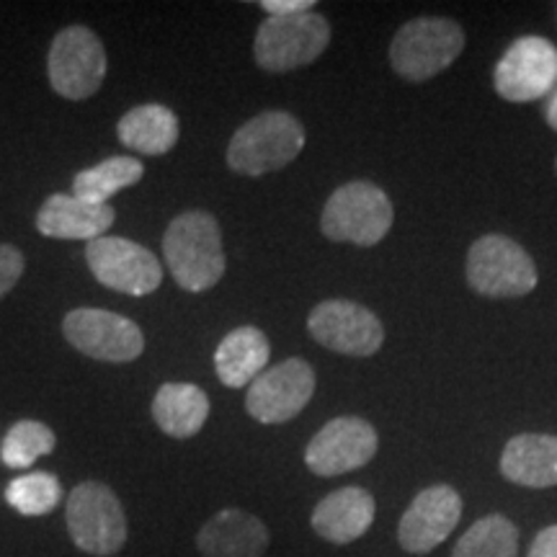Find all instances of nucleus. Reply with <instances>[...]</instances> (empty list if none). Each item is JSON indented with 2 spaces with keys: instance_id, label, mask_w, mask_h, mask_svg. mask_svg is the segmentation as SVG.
I'll return each mask as SVG.
<instances>
[{
  "instance_id": "6",
  "label": "nucleus",
  "mask_w": 557,
  "mask_h": 557,
  "mask_svg": "<svg viewBox=\"0 0 557 557\" xmlns=\"http://www.w3.org/2000/svg\"><path fill=\"white\" fill-rule=\"evenodd\" d=\"M331 45V26L320 13L267 16L256 34L253 54L267 73H289L315 62Z\"/></svg>"
},
{
  "instance_id": "10",
  "label": "nucleus",
  "mask_w": 557,
  "mask_h": 557,
  "mask_svg": "<svg viewBox=\"0 0 557 557\" xmlns=\"http://www.w3.org/2000/svg\"><path fill=\"white\" fill-rule=\"evenodd\" d=\"M498 96L513 103L537 101L557 88V47L545 37H521L493 73Z\"/></svg>"
},
{
  "instance_id": "31",
  "label": "nucleus",
  "mask_w": 557,
  "mask_h": 557,
  "mask_svg": "<svg viewBox=\"0 0 557 557\" xmlns=\"http://www.w3.org/2000/svg\"><path fill=\"white\" fill-rule=\"evenodd\" d=\"M555 171H557V160H555Z\"/></svg>"
},
{
  "instance_id": "29",
  "label": "nucleus",
  "mask_w": 557,
  "mask_h": 557,
  "mask_svg": "<svg viewBox=\"0 0 557 557\" xmlns=\"http://www.w3.org/2000/svg\"><path fill=\"white\" fill-rule=\"evenodd\" d=\"M527 557H557V524L542 529Z\"/></svg>"
},
{
  "instance_id": "19",
  "label": "nucleus",
  "mask_w": 557,
  "mask_h": 557,
  "mask_svg": "<svg viewBox=\"0 0 557 557\" xmlns=\"http://www.w3.org/2000/svg\"><path fill=\"white\" fill-rule=\"evenodd\" d=\"M271 359V346L267 333L253 325H240L220 341L214 351V372L222 385L250 387L267 372Z\"/></svg>"
},
{
  "instance_id": "24",
  "label": "nucleus",
  "mask_w": 557,
  "mask_h": 557,
  "mask_svg": "<svg viewBox=\"0 0 557 557\" xmlns=\"http://www.w3.org/2000/svg\"><path fill=\"white\" fill-rule=\"evenodd\" d=\"M451 557H519L517 527L500 513H487L459 537Z\"/></svg>"
},
{
  "instance_id": "1",
  "label": "nucleus",
  "mask_w": 557,
  "mask_h": 557,
  "mask_svg": "<svg viewBox=\"0 0 557 557\" xmlns=\"http://www.w3.org/2000/svg\"><path fill=\"white\" fill-rule=\"evenodd\" d=\"M163 256L181 289H212L227 267L218 220L199 209L178 214L165 230Z\"/></svg>"
},
{
  "instance_id": "3",
  "label": "nucleus",
  "mask_w": 557,
  "mask_h": 557,
  "mask_svg": "<svg viewBox=\"0 0 557 557\" xmlns=\"http://www.w3.org/2000/svg\"><path fill=\"white\" fill-rule=\"evenodd\" d=\"M65 521L73 545L86 555L111 557L127 542V517L122 500L99 480H86L70 491Z\"/></svg>"
},
{
  "instance_id": "16",
  "label": "nucleus",
  "mask_w": 557,
  "mask_h": 557,
  "mask_svg": "<svg viewBox=\"0 0 557 557\" xmlns=\"http://www.w3.org/2000/svg\"><path fill=\"white\" fill-rule=\"evenodd\" d=\"M269 542V527L243 508H222L197 534L201 557H263Z\"/></svg>"
},
{
  "instance_id": "28",
  "label": "nucleus",
  "mask_w": 557,
  "mask_h": 557,
  "mask_svg": "<svg viewBox=\"0 0 557 557\" xmlns=\"http://www.w3.org/2000/svg\"><path fill=\"white\" fill-rule=\"evenodd\" d=\"M261 9L269 13V16H292V13L312 11L315 3L312 0H263Z\"/></svg>"
},
{
  "instance_id": "30",
  "label": "nucleus",
  "mask_w": 557,
  "mask_h": 557,
  "mask_svg": "<svg viewBox=\"0 0 557 557\" xmlns=\"http://www.w3.org/2000/svg\"><path fill=\"white\" fill-rule=\"evenodd\" d=\"M545 116H547V124L557 132V90L553 96H549L547 101V109H545Z\"/></svg>"
},
{
  "instance_id": "26",
  "label": "nucleus",
  "mask_w": 557,
  "mask_h": 557,
  "mask_svg": "<svg viewBox=\"0 0 557 557\" xmlns=\"http://www.w3.org/2000/svg\"><path fill=\"white\" fill-rule=\"evenodd\" d=\"M58 444L54 431L47 423L39 421H18L9 429V434L3 438V447H0V459H3L5 468L13 470H26L37 462L39 457L50 455Z\"/></svg>"
},
{
  "instance_id": "23",
  "label": "nucleus",
  "mask_w": 557,
  "mask_h": 557,
  "mask_svg": "<svg viewBox=\"0 0 557 557\" xmlns=\"http://www.w3.org/2000/svg\"><path fill=\"white\" fill-rule=\"evenodd\" d=\"M145 169L137 158L120 156L109 158L94 169L81 171L73 181V197L90 205H109V199L122 189H129L137 181H143Z\"/></svg>"
},
{
  "instance_id": "15",
  "label": "nucleus",
  "mask_w": 557,
  "mask_h": 557,
  "mask_svg": "<svg viewBox=\"0 0 557 557\" xmlns=\"http://www.w3.org/2000/svg\"><path fill=\"white\" fill-rule=\"evenodd\" d=\"M462 519V496L451 485L423 487L398 524V542L410 555H426L455 532Z\"/></svg>"
},
{
  "instance_id": "11",
  "label": "nucleus",
  "mask_w": 557,
  "mask_h": 557,
  "mask_svg": "<svg viewBox=\"0 0 557 557\" xmlns=\"http://www.w3.org/2000/svg\"><path fill=\"white\" fill-rule=\"evenodd\" d=\"M380 436L364 418L341 416L325 423L305 449V465L320 478H336L364 468L377 455Z\"/></svg>"
},
{
  "instance_id": "2",
  "label": "nucleus",
  "mask_w": 557,
  "mask_h": 557,
  "mask_svg": "<svg viewBox=\"0 0 557 557\" xmlns=\"http://www.w3.org/2000/svg\"><path fill=\"white\" fill-rule=\"evenodd\" d=\"M305 148V127L287 111H263L235 132L227 145V165L243 176L282 171Z\"/></svg>"
},
{
  "instance_id": "20",
  "label": "nucleus",
  "mask_w": 557,
  "mask_h": 557,
  "mask_svg": "<svg viewBox=\"0 0 557 557\" xmlns=\"http://www.w3.org/2000/svg\"><path fill=\"white\" fill-rule=\"evenodd\" d=\"M500 475L521 487L557 485V436L519 434L500 455Z\"/></svg>"
},
{
  "instance_id": "13",
  "label": "nucleus",
  "mask_w": 557,
  "mask_h": 557,
  "mask_svg": "<svg viewBox=\"0 0 557 557\" xmlns=\"http://www.w3.org/2000/svg\"><path fill=\"white\" fill-rule=\"evenodd\" d=\"M62 333L70 346L99 361H135L145 351V336L129 318L99 308H81L65 315Z\"/></svg>"
},
{
  "instance_id": "21",
  "label": "nucleus",
  "mask_w": 557,
  "mask_h": 557,
  "mask_svg": "<svg viewBox=\"0 0 557 557\" xmlns=\"http://www.w3.org/2000/svg\"><path fill=\"white\" fill-rule=\"evenodd\" d=\"M152 418L158 429L173 438H191L209 418L207 393L191 382H169L156 393Z\"/></svg>"
},
{
  "instance_id": "7",
  "label": "nucleus",
  "mask_w": 557,
  "mask_h": 557,
  "mask_svg": "<svg viewBox=\"0 0 557 557\" xmlns=\"http://www.w3.org/2000/svg\"><path fill=\"white\" fill-rule=\"evenodd\" d=\"M537 278L532 256L506 235H483L468 250V284L478 295L524 297L537 287Z\"/></svg>"
},
{
  "instance_id": "14",
  "label": "nucleus",
  "mask_w": 557,
  "mask_h": 557,
  "mask_svg": "<svg viewBox=\"0 0 557 557\" xmlns=\"http://www.w3.org/2000/svg\"><path fill=\"white\" fill-rule=\"evenodd\" d=\"M315 395V372L305 359H287L269 367L253 385L248 387L246 410L259 423H287L308 408Z\"/></svg>"
},
{
  "instance_id": "9",
  "label": "nucleus",
  "mask_w": 557,
  "mask_h": 557,
  "mask_svg": "<svg viewBox=\"0 0 557 557\" xmlns=\"http://www.w3.org/2000/svg\"><path fill=\"white\" fill-rule=\"evenodd\" d=\"M86 261L90 274L99 278L103 287L120 295H152L163 282V269L156 253L127 238L103 235V238L90 240L86 246Z\"/></svg>"
},
{
  "instance_id": "22",
  "label": "nucleus",
  "mask_w": 557,
  "mask_h": 557,
  "mask_svg": "<svg viewBox=\"0 0 557 557\" xmlns=\"http://www.w3.org/2000/svg\"><path fill=\"white\" fill-rule=\"evenodd\" d=\"M116 132L129 150L143 156H165L178 143V116L160 103H143L122 116Z\"/></svg>"
},
{
  "instance_id": "17",
  "label": "nucleus",
  "mask_w": 557,
  "mask_h": 557,
  "mask_svg": "<svg viewBox=\"0 0 557 557\" xmlns=\"http://www.w3.org/2000/svg\"><path fill=\"white\" fill-rule=\"evenodd\" d=\"M374 513H377V504L372 493L359 485H348L320 500L310 524L318 537L331 545H351L369 532V527L374 524Z\"/></svg>"
},
{
  "instance_id": "4",
  "label": "nucleus",
  "mask_w": 557,
  "mask_h": 557,
  "mask_svg": "<svg viewBox=\"0 0 557 557\" xmlns=\"http://www.w3.org/2000/svg\"><path fill=\"white\" fill-rule=\"evenodd\" d=\"M465 50V32L457 21L421 16L403 24L389 45V65L400 78L423 83L447 70Z\"/></svg>"
},
{
  "instance_id": "12",
  "label": "nucleus",
  "mask_w": 557,
  "mask_h": 557,
  "mask_svg": "<svg viewBox=\"0 0 557 557\" xmlns=\"http://www.w3.org/2000/svg\"><path fill=\"white\" fill-rule=\"evenodd\" d=\"M310 336L346 357H372L385 344L380 318L351 299H325L308 318Z\"/></svg>"
},
{
  "instance_id": "8",
  "label": "nucleus",
  "mask_w": 557,
  "mask_h": 557,
  "mask_svg": "<svg viewBox=\"0 0 557 557\" xmlns=\"http://www.w3.org/2000/svg\"><path fill=\"white\" fill-rule=\"evenodd\" d=\"M47 70L54 94L62 99H90L107 78V52L101 39L86 26H67L52 39Z\"/></svg>"
},
{
  "instance_id": "5",
  "label": "nucleus",
  "mask_w": 557,
  "mask_h": 557,
  "mask_svg": "<svg viewBox=\"0 0 557 557\" xmlns=\"http://www.w3.org/2000/svg\"><path fill=\"white\" fill-rule=\"evenodd\" d=\"M393 201L377 184L351 181L331 194L325 201L320 230L325 238L354 246H377L393 227Z\"/></svg>"
},
{
  "instance_id": "18",
  "label": "nucleus",
  "mask_w": 557,
  "mask_h": 557,
  "mask_svg": "<svg viewBox=\"0 0 557 557\" xmlns=\"http://www.w3.org/2000/svg\"><path fill=\"white\" fill-rule=\"evenodd\" d=\"M114 207L90 205L73 194H52L37 214V230L54 240H96L114 225Z\"/></svg>"
},
{
  "instance_id": "25",
  "label": "nucleus",
  "mask_w": 557,
  "mask_h": 557,
  "mask_svg": "<svg viewBox=\"0 0 557 557\" xmlns=\"http://www.w3.org/2000/svg\"><path fill=\"white\" fill-rule=\"evenodd\" d=\"M62 500V485L52 472H29L5 485V504L21 517H47Z\"/></svg>"
},
{
  "instance_id": "27",
  "label": "nucleus",
  "mask_w": 557,
  "mask_h": 557,
  "mask_svg": "<svg viewBox=\"0 0 557 557\" xmlns=\"http://www.w3.org/2000/svg\"><path fill=\"white\" fill-rule=\"evenodd\" d=\"M21 274H24V256H21V250L0 243V299L16 287Z\"/></svg>"
}]
</instances>
